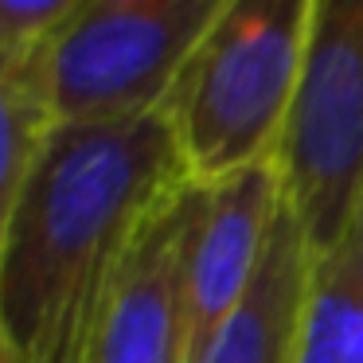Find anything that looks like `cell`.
Here are the masks:
<instances>
[{"label":"cell","mask_w":363,"mask_h":363,"mask_svg":"<svg viewBox=\"0 0 363 363\" xmlns=\"http://www.w3.org/2000/svg\"><path fill=\"white\" fill-rule=\"evenodd\" d=\"M188 180L164 106L59 121L20 196L0 211V352L82 363L145 215Z\"/></svg>","instance_id":"6da1fadb"},{"label":"cell","mask_w":363,"mask_h":363,"mask_svg":"<svg viewBox=\"0 0 363 363\" xmlns=\"http://www.w3.org/2000/svg\"><path fill=\"white\" fill-rule=\"evenodd\" d=\"M316 0H223L164 98L184 176L199 188L277 157Z\"/></svg>","instance_id":"7a4b0ae2"},{"label":"cell","mask_w":363,"mask_h":363,"mask_svg":"<svg viewBox=\"0 0 363 363\" xmlns=\"http://www.w3.org/2000/svg\"><path fill=\"white\" fill-rule=\"evenodd\" d=\"M277 168L316 258L344 235L363 199V0L313 4Z\"/></svg>","instance_id":"3957f363"},{"label":"cell","mask_w":363,"mask_h":363,"mask_svg":"<svg viewBox=\"0 0 363 363\" xmlns=\"http://www.w3.org/2000/svg\"><path fill=\"white\" fill-rule=\"evenodd\" d=\"M223 0H86L48 43L59 121H106L164 106Z\"/></svg>","instance_id":"277c9868"},{"label":"cell","mask_w":363,"mask_h":363,"mask_svg":"<svg viewBox=\"0 0 363 363\" xmlns=\"http://www.w3.org/2000/svg\"><path fill=\"white\" fill-rule=\"evenodd\" d=\"M207 188L180 180L137 227L82 363H188V262Z\"/></svg>","instance_id":"5b68a950"},{"label":"cell","mask_w":363,"mask_h":363,"mask_svg":"<svg viewBox=\"0 0 363 363\" xmlns=\"http://www.w3.org/2000/svg\"><path fill=\"white\" fill-rule=\"evenodd\" d=\"M285 184L277 157L207 188V211L188 262V363H196L230 320L269 246Z\"/></svg>","instance_id":"8992f818"},{"label":"cell","mask_w":363,"mask_h":363,"mask_svg":"<svg viewBox=\"0 0 363 363\" xmlns=\"http://www.w3.org/2000/svg\"><path fill=\"white\" fill-rule=\"evenodd\" d=\"M308 274H313V246L301 230L293 203L281 196L266 258L242 305L215 332V340L196 363H293Z\"/></svg>","instance_id":"52a82bcc"},{"label":"cell","mask_w":363,"mask_h":363,"mask_svg":"<svg viewBox=\"0 0 363 363\" xmlns=\"http://www.w3.org/2000/svg\"><path fill=\"white\" fill-rule=\"evenodd\" d=\"M293 363H363V199L344 235L313 258Z\"/></svg>","instance_id":"ba28073f"},{"label":"cell","mask_w":363,"mask_h":363,"mask_svg":"<svg viewBox=\"0 0 363 363\" xmlns=\"http://www.w3.org/2000/svg\"><path fill=\"white\" fill-rule=\"evenodd\" d=\"M55 125L59 110L51 98L43 48L16 63H0V211L20 196Z\"/></svg>","instance_id":"9c48e42d"},{"label":"cell","mask_w":363,"mask_h":363,"mask_svg":"<svg viewBox=\"0 0 363 363\" xmlns=\"http://www.w3.org/2000/svg\"><path fill=\"white\" fill-rule=\"evenodd\" d=\"M86 0H0V63H16L51 40Z\"/></svg>","instance_id":"30bf717a"},{"label":"cell","mask_w":363,"mask_h":363,"mask_svg":"<svg viewBox=\"0 0 363 363\" xmlns=\"http://www.w3.org/2000/svg\"><path fill=\"white\" fill-rule=\"evenodd\" d=\"M0 363H16V359H12V355H4V352H0Z\"/></svg>","instance_id":"8fae6325"}]
</instances>
